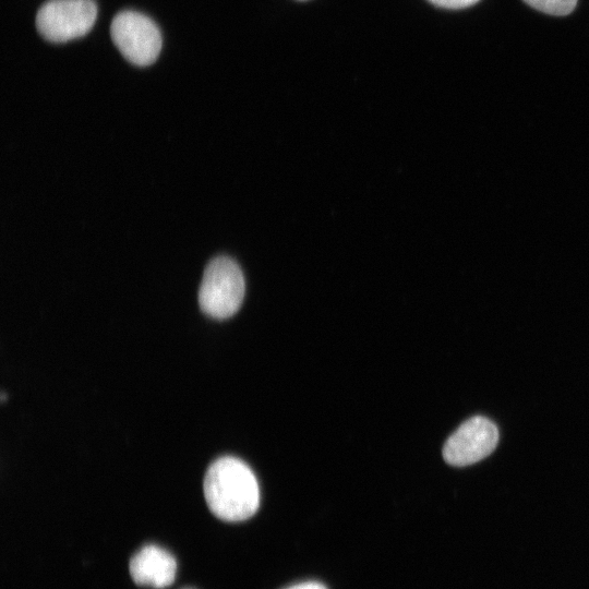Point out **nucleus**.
Masks as SVG:
<instances>
[{
	"label": "nucleus",
	"mask_w": 589,
	"mask_h": 589,
	"mask_svg": "<svg viewBox=\"0 0 589 589\" xmlns=\"http://www.w3.org/2000/svg\"><path fill=\"white\" fill-rule=\"evenodd\" d=\"M204 496L209 510L225 521H242L260 506V489L251 468L225 456L216 459L204 477Z\"/></svg>",
	"instance_id": "nucleus-1"
},
{
	"label": "nucleus",
	"mask_w": 589,
	"mask_h": 589,
	"mask_svg": "<svg viewBox=\"0 0 589 589\" xmlns=\"http://www.w3.org/2000/svg\"><path fill=\"white\" fill-rule=\"evenodd\" d=\"M244 287L239 265L228 256L215 257L203 274L199 289L200 308L214 318L230 317L242 304Z\"/></svg>",
	"instance_id": "nucleus-2"
},
{
	"label": "nucleus",
	"mask_w": 589,
	"mask_h": 589,
	"mask_svg": "<svg viewBox=\"0 0 589 589\" xmlns=\"http://www.w3.org/2000/svg\"><path fill=\"white\" fill-rule=\"evenodd\" d=\"M96 16L93 0H49L37 12L36 27L46 40L64 43L86 35Z\"/></svg>",
	"instance_id": "nucleus-3"
},
{
	"label": "nucleus",
	"mask_w": 589,
	"mask_h": 589,
	"mask_svg": "<svg viewBox=\"0 0 589 589\" xmlns=\"http://www.w3.org/2000/svg\"><path fill=\"white\" fill-rule=\"evenodd\" d=\"M113 44L131 63L146 67L156 61L161 50V34L146 15L135 11L118 13L110 26Z\"/></svg>",
	"instance_id": "nucleus-4"
},
{
	"label": "nucleus",
	"mask_w": 589,
	"mask_h": 589,
	"mask_svg": "<svg viewBox=\"0 0 589 589\" xmlns=\"http://www.w3.org/2000/svg\"><path fill=\"white\" fill-rule=\"evenodd\" d=\"M498 442V430L490 419L476 416L465 421L445 442L444 460L465 467L489 456Z\"/></svg>",
	"instance_id": "nucleus-5"
},
{
	"label": "nucleus",
	"mask_w": 589,
	"mask_h": 589,
	"mask_svg": "<svg viewBox=\"0 0 589 589\" xmlns=\"http://www.w3.org/2000/svg\"><path fill=\"white\" fill-rule=\"evenodd\" d=\"M129 570L136 585L164 589L176 579L177 562L167 550L148 544L132 556Z\"/></svg>",
	"instance_id": "nucleus-6"
},
{
	"label": "nucleus",
	"mask_w": 589,
	"mask_h": 589,
	"mask_svg": "<svg viewBox=\"0 0 589 589\" xmlns=\"http://www.w3.org/2000/svg\"><path fill=\"white\" fill-rule=\"evenodd\" d=\"M527 4L546 14L563 16L569 14L577 0H524Z\"/></svg>",
	"instance_id": "nucleus-7"
},
{
	"label": "nucleus",
	"mask_w": 589,
	"mask_h": 589,
	"mask_svg": "<svg viewBox=\"0 0 589 589\" xmlns=\"http://www.w3.org/2000/svg\"><path fill=\"white\" fill-rule=\"evenodd\" d=\"M435 5L446 9H461L474 4L479 0H429Z\"/></svg>",
	"instance_id": "nucleus-8"
},
{
	"label": "nucleus",
	"mask_w": 589,
	"mask_h": 589,
	"mask_svg": "<svg viewBox=\"0 0 589 589\" xmlns=\"http://www.w3.org/2000/svg\"><path fill=\"white\" fill-rule=\"evenodd\" d=\"M287 589H327V588L320 582L306 581V582L293 585Z\"/></svg>",
	"instance_id": "nucleus-9"
}]
</instances>
